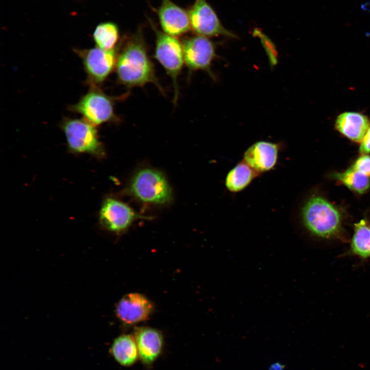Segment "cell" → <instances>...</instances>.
<instances>
[{"label": "cell", "instance_id": "5b68a950", "mask_svg": "<svg viewBox=\"0 0 370 370\" xmlns=\"http://www.w3.org/2000/svg\"><path fill=\"white\" fill-rule=\"evenodd\" d=\"M115 100L98 86L90 85L88 92L69 108L82 115L84 119L96 126L106 122L116 123L120 119L114 111Z\"/></svg>", "mask_w": 370, "mask_h": 370}, {"label": "cell", "instance_id": "6da1fadb", "mask_svg": "<svg viewBox=\"0 0 370 370\" xmlns=\"http://www.w3.org/2000/svg\"><path fill=\"white\" fill-rule=\"evenodd\" d=\"M115 71L118 82L131 88L154 84L162 95L165 90L156 76L141 28L125 36L118 45Z\"/></svg>", "mask_w": 370, "mask_h": 370}, {"label": "cell", "instance_id": "8992f818", "mask_svg": "<svg viewBox=\"0 0 370 370\" xmlns=\"http://www.w3.org/2000/svg\"><path fill=\"white\" fill-rule=\"evenodd\" d=\"M68 147L72 152L100 157L104 151L96 126L85 119L64 118L61 123Z\"/></svg>", "mask_w": 370, "mask_h": 370}, {"label": "cell", "instance_id": "ac0fdd59", "mask_svg": "<svg viewBox=\"0 0 370 370\" xmlns=\"http://www.w3.org/2000/svg\"><path fill=\"white\" fill-rule=\"evenodd\" d=\"M258 174L243 160L231 169L226 175L225 185L231 192L245 189Z\"/></svg>", "mask_w": 370, "mask_h": 370}, {"label": "cell", "instance_id": "3957f363", "mask_svg": "<svg viewBox=\"0 0 370 370\" xmlns=\"http://www.w3.org/2000/svg\"><path fill=\"white\" fill-rule=\"evenodd\" d=\"M151 24L156 35L155 57L172 79L176 104L179 95L178 79L184 63L182 43L177 37L160 31L152 22Z\"/></svg>", "mask_w": 370, "mask_h": 370}, {"label": "cell", "instance_id": "2e32d148", "mask_svg": "<svg viewBox=\"0 0 370 370\" xmlns=\"http://www.w3.org/2000/svg\"><path fill=\"white\" fill-rule=\"evenodd\" d=\"M110 352L118 363L125 366L134 364L139 357L135 337L130 335H122L116 338Z\"/></svg>", "mask_w": 370, "mask_h": 370}, {"label": "cell", "instance_id": "603a6c76", "mask_svg": "<svg viewBox=\"0 0 370 370\" xmlns=\"http://www.w3.org/2000/svg\"><path fill=\"white\" fill-rule=\"evenodd\" d=\"M284 368V366L283 364L279 362H276L270 366L269 370H283Z\"/></svg>", "mask_w": 370, "mask_h": 370}, {"label": "cell", "instance_id": "9c48e42d", "mask_svg": "<svg viewBox=\"0 0 370 370\" xmlns=\"http://www.w3.org/2000/svg\"><path fill=\"white\" fill-rule=\"evenodd\" d=\"M188 12L191 30L195 34L209 38L218 36L237 38L235 34L224 27L207 0H195Z\"/></svg>", "mask_w": 370, "mask_h": 370}, {"label": "cell", "instance_id": "ffe728a7", "mask_svg": "<svg viewBox=\"0 0 370 370\" xmlns=\"http://www.w3.org/2000/svg\"><path fill=\"white\" fill-rule=\"evenodd\" d=\"M332 177L349 189L360 194L365 193L370 187V178L351 167L341 172H336Z\"/></svg>", "mask_w": 370, "mask_h": 370}, {"label": "cell", "instance_id": "d6986e66", "mask_svg": "<svg viewBox=\"0 0 370 370\" xmlns=\"http://www.w3.org/2000/svg\"><path fill=\"white\" fill-rule=\"evenodd\" d=\"M92 36L96 46L104 50L115 49L119 43V29L113 22L99 24L96 27Z\"/></svg>", "mask_w": 370, "mask_h": 370}, {"label": "cell", "instance_id": "5bb4252c", "mask_svg": "<svg viewBox=\"0 0 370 370\" xmlns=\"http://www.w3.org/2000/svg\"><path fill=\"white\" fill-rule=\"evenodd\" d=\"M134 337L141 361L146 365L152 364L162 349L163 339L161 333L154 328L139 327L135 331Z\"/></svg>", "mask_w": 370, "mask_h": 370}, {"label": "cell", "instance_id": "30bf717a", "mask_svg": "<svg viewBox=\"0 0 370 370\" xmlns=\"http://www.w3.org/2000/svg\"><path fill=\"white\" fill-rule=\"evenodd\" d=\"M140 217L128 205L113 198L105 199L99 212L101 225L107 230L116 232L125 230L135 220Z\"/></svg>", "mask_w": 370, "mask_h": 370}, {"label": "cell", "instance_id": "ba28073f", "mask_svg": "<svg viewBox=\"0 0 370 370\" xmlns=\"http://www.w3.org/2000/svg\"><path fill=\"white\" fill-rule=\"evenodd\" d=\"M184 64L190 72L202 70L214 78L211 64L215 59L216 47L207 37L194 34L181 41Z\"/></svg>", "mask_w": 370, "mask_h": 370}, {"label": "cell", "instance_id": "7402d4cb", "mask_svg": "<svg viewBox=\"0 0 370 370\" xmlns=\"http://www.w3.org/2000/svg\"><path fill=\"white\" fill-rule=\"evenodd\" d=\"M360 143L359 150L361 154L370 153V127Z\"/></svg>", "mask_w": 370, "mask_h": 370}, {"label": "cell", "instance_id": "52a82bcc", "mask_svg": "<svg viewBox=\"0 0 370 370\" xmlns=\"http://www.w3.org/2000/svg\"><path fill=\"white\" fill-rule=\"evenodd\" d=\"M76 53L81 59L90 85L101 84L115 69L118 46L110 50L99 47L75 49Z\"/></svg>", "mask_w": 370, "mask_h": 370}, {"label": "cell", "instance_id": "e0dca14e", "mask_svg": "<svg viewBox=\"0 0 370 370\" xmlns=\"http://www.w3.org/2000/svg\"><path fill=\"white\" fill-rule=\"evenodd\" d=\"M345 254L362 260L370 258V225L366 220L361 219L355 224L349 248Z\"/></svg>", "mask_w": 370, "mask_h": 370}, {"label": "cell", "instance_id": "9a60e30c", "mask_svg": "<svg viewBox=\"0 0 370 370\" xmlns=\"http://www.w3.org/2000/svg\"><path fill=\"white\" fill-rule=\"evenodd\" d=\"M370 127L366 115L356 112H345L336 118L335 127L341 135L355 142L360 143Z\"/></svg>", "mask_w": 370, "mask_h": 370}, {"label": "cell", "instance_id": "277c9868", "mask_svg": "<svg viewBox=\"0 0 370 370\" xmlns=\"http://www.w3.org/2000/svg\"><path fill=\"white\" fill-rule=\"evenodd\" d=\"M130 191L139 200L155 205H164L172 200V192L165 177L160 172L144 169L133 177Z\"/></svg>", "mask_w": 370, "mask_h": 370}, {"label": "cell", "instance_id": "7a4b0ae2", "mask_svg": "<svg viewBox=\"0 0 370 370\" xmlns=\"http://www.w3.org/2000/svg\"><path fill=\"white\" fill-rule=\"evenodd\" d=\"M300 217L305 229L314 236L331 239L342 235V216L340 210L321 196H310L301 208Z\"/></svg>", "mask_w": 370, "mask_h": 370}, {"label": "cell", "instance_id": "4fadbf2b", "mask_svg": "<svg viewBox=\"0 0 370 370\" xmlns=\"http://www.w3.org/2000/svg\"><path fill=\"white\" fill-rule=\"evenodd\" d=\"M280 146L277 143L258 141L245 152L243 161L258 174L273 169L276 164Z\"/></svg>", "mask_w": 370, "mask_h": 370}, {"label": "cell", "instance_id": "8fae6325", "mask_svg": "<svg viewBox=\"0 0 370 370\" xmlns=\"http://www.w3.org/2000/svg\"><path fill=\"white\" fill-rule=\"evenodd\" d=\"M153 310L152 303L139 293L124 295L116 306V314L124 324L132 325L148 319Z\"/></svg>", "mask_w": 370, "mask_h": 370}, {"label": "cell", "instance_id": "44dd1931", "mask_svg": "<svg viewBox=\"0 0 370 370\" xmlns=\"http://www.w3.org/2000/svg\"><path fill=\"white\" fill-rule=\"evenodd\" d=\"M352 169L370 177V156L362 154L350 166Z\"/></svg>", "mask_w": 370, "mask_h": 370}, {"label": "cell", "instance_id": "7c38bea8", "mask_svg": "<svg viewBox=\"0 0 370 370\" xmlns=\"http://www.w3.org/2000/svg\"><path fill=\"white\" fill-rule=\"evenodd\" d=\"M157 13L162 31L178 37L191 30L188 11L171 0H161Z\"/></svg>", "mask_w": 370, "mask_h": 370}]
</instances>
